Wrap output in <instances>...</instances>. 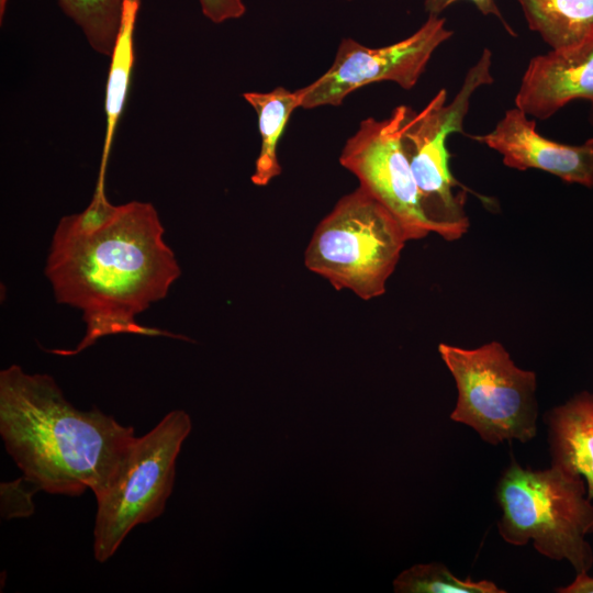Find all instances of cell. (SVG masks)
<instances>
[{
  "mask_svg": "<svg viewBox=\"0 0 593 593\" xmlns=\"http://www.w3.org/2000/svg\"><path fill=\"white\" fill-rule=\"evenodd\" d=\"M153 204L114 205L94 190L89 205L58 222L45 273L55 299L81 311L86 335L75 355L99 338L115 334L167 335L139 325L135 317L164 299L181 275Z\"/></svg>",
  "mask_w": 593,
  "mask_h": 593,
  "instance_id": "obj_1",
  "label": "cell"
},
{
  "mask_svg": "<svg viewBox=\"0 0 593 593\" xmlns=\"http://www.w3.org/2000/svg\"><path fill=\"white\" fill-rule=\"evenodd\" d=\"M0 435L26 481L49 494H103L119 473L134 429L93 407L81 411L49 374L12 365L0 371Z\"/></svg>",
  "mask_w": 593,
  "mask_h": 593,
  "instance_id": "obj_2",
  "label": "cell"
},
{
  "mask_svg": "<svg viewBox=\"0 0 593 593\" xmlns=\"http://www.w3.org/2000/svg\"><path fill=\"white\" fill-rule=\"evenodd\" d=\"M502 515L501 538L533 547L551 560H567L575 573L589 572L593 549V504L582 477L556 466L544 470L524 468L514 458L502 472L495 489Z\"/></svg>",
  "mask_w": 593,
  "mask_h": 593,
  "instance_id": "obj_3",
  "label": "cell"
},
{
  "mask_svg": "<svg viewBox=\"0 0 593 593\" xmlns=\"http://www.w3.org/2000/svg\"><path fill=\"white\" fill-rule=\"evenodd\" d=\"M407 240L398 219L358 187L317 224L304 264L336 290L370 300L385 292Z\"/></svg>",
  "mask_w": 593,
  "mask_h": 593,
  "instance_id": "obj_4",
  "label": "cell"
},
{
  "mask_svg": "<svg viewBox=\"0 0 593 593\" xmlns=\"http://www.w3.org/2000/svg\"><path fill=\"white\" fill-rule=\"evenodd\" d=\"M492 53L484 48L467 71L456 97L447 103L440 89L419 111L405 105L402 123V146L418 188L424 213L433 232L446 240H456L469 228L466 212L468 189L456 180L449 168L447 138L463 132V121L473 93L492 85Z\"/></svg>",
  "mask_w": 593,
  "mask_h": 593,
  "instance_id": "obj_5",
  "label": "cell"
},
{
  "mask_svg": "<svg viewBox=\"0 0 593 593\" xmlns=\"http://www.w3.org/2000/svg\"><path fill=\"white\" fill-rule=\"evenodd\" d=\"M457 388L450 419L490 444L527 443L537 435V376L517 367L499 342L468 349L439 344Z\"/></svg>",
  "mask_w": 593,
  "mask_h": 593,
  "instance_id": "obj_6",
  "label": "cell"
},
{
  "mask_svg": "<svg viewBox=\"0 0 593 593\" xmlns=\"http://www.w3.org/2000/svg\"><path fill=\"white\" fill-rule=\"evenodd\" d=\"M191 426L190 416L175 410L147 434L136 437L111 485L96 497L97 561L105 562L134 527L164 513L174 488L176 460Z\"/></svg>",
  "mask_w": 593,
  "mask_h": 593,
  "instance_id": "obj_7",
  "label": "cell"
},
{
  "mask_svg": "<svg viewBox=\"0 0 593 593\" xmlns=\"http://www.w3.org/2000/svg\"><path fill=\"white\" fill-rule=\"evenodd\" d=\"M452 36L446 20L428 15L412 35L383 47H368L343 38L331 67L312 83L298 89L301 108L340 105L355 90L379 81L412 89L434 52Z\"/></svg>",
  "mask_w": 593,
  "mask_h": 593,
  "instance_id": "obj_8",
  "label": "cell"
},
{
  "mask_svg": "<svg viewBox=\"0 0 593 593\" xmlns=\"http://www.w3.org/2000/svg\"><path fill=\"white\" fill-rule=\"evenodd\" d=\"M405 105L389 118L361 121L347 139L339 163L354 174L362 189L382 203L401 223L409 240L433 232L426 217L409 158L402 146Z\"/></svg>",
  "mask_w": 593,
  "mask_h": 593,
  "instance_id": "obj_9",
  "label": "cell"
},
{
  "mask_svg": "<svg viewBox=\"0 0 593 593\" xmlns=\"http://www.w3.org/2000/svg\"><path fill=\"white\" fill-rule=\"evenodd\" d=\"M473 138L501 154L510 168L539 169L568 183L593 187V138L581 145L551 141L517 107L507 110L491 132Z\"/></svg>",
  "mask_w": 593,
  "mask_h": 593,
  "instance_id": "obj_10",
  "label": "cell"
},
{
  "mask_svg": "<svg viewBox=\"0 0 593 593\" xmlns=\"http://www.w3.org/2000/svg\"><path fill=\"white\" fill-rule=\"evenodd\" d=\"M575 99L593 105V36L579 45L533 57L516 92L515 107L530 118L547 120Z\"/></svg>",
  "mask_w": 593,
  "mask_h": 593,
  "instance_id": "obj_11",
  "label": "cell"
},
{
  "mask_svg": "<svg viewBox=\"0 0 593 593\" xmlns=\"http://www.w3.org/2000/svg\"><path fill=\"white\" fill-rule=\"evenodd\" d=\"M551 465L580 475L593 500V393L583 391L546 415Z\"/></svg>",
  "mask_w": 593,
  "mask_h": 593,
  "instance_id": "obj_12",
  "label": "cell"
},
{
  "mask_svg": "<svg viewBox=\"0 0 593 593\" xmlns=\"http://www.w3.org/2000/svg\"><path fill=\"white\" fill-rule=\"evenodd\" d=\"M141 0H125L121 29L110 56L105 86V133L96 188L104 189V175L115 130L124 109L135 61L134 30Z\"/></svg>",
  "mask_w": 593,
  "mask_h": 593,
  "instance_id": "obj_13",
  "label": "cell"
},
{
  "mask_svg": "<svg viewBox=\"0 0 593 593\" xmlns=\"http://www.w3.org/2000/svg\"><path fill=\"white\" fill-rule=\"evenodd\" d=\"M529 29L551 49L579 45L593 36V0H518Z\"/></svg>",
  "mask_w": 593,
  "mask_h": 593,
  "instance_id": "obj_14",
  "label": "cell"
},
{
  "mask_svg": "<svg viewBox=\"0 0 593 593\" xmlns=\"http://www.w3.org/2000/svg\"><path fill=\"white\" fill-rule=\"evenodd\" d=\"M243 98L257 113L261 138L251 182L264 187L281 174L277 147L292 112L301 108L300 96L298 90L277 87L268 92H245Z\"/></svg>",
  "mask_w": 593,
  "mask_h": 593,
  "instance_id": "obj_15",
  "label": "cell"
},
{
  "mask_svg": "<svg viewBox=\"0 0 593 593\" xmlns=\"http://www.w3.org/2000/svg\"><path fill=\"white\" fill-rule=\"evenodd\" d=\"M9 0H0L2 22ZM125 0H57L63 12L81 30L90 47L111 56L119 35Z\"/></svg>",
  "mask_w": 593,
  "mask_h": 593,
  "instance_id": "obj_16",
  "label": "cell"
},
{
  "mask_svg": "<svg viewBox=\"0 0 593 593\" xmlns=\"http://www.w3.org/2000/svg\"><path fill=\"white\" fill-rule=\"evenodd\" d=\"M396 593H505L491 580L460 579L440 562L418 563L393 581Z\"/></svg>",
  "mask_w": 593,
  "mask_h": 593,
  "instance_id": "obj_17",
  "label": "cell"
},
{
  "mask_svg": "<svg viewBox=\"0 0 593 593\" xmlns=\"http://www.w3.org/2000/svg\"><path fill=\"white\" fill-rule=\"evenodd\" d=\"M23 480L24 478H20L13 482L1 483V516L5 519L27 517L34 512V492L25 489Z\"/></svg>",
  "mask_w": 593,
  "mask_h": 593,
  "instance_id": "obj_18",
  "label": "cell"
},
{
  "mask_svg": "<svg viewBox=\"0 0 593 593\" xmlns=\"http://www.w3.org/2000/svg\"><path fill=\"white\" fill-rule=\"evenodd\" d=\"M201 11L213 23L239 19L246 12L243 0H199Z\"/></svg>",
  "mask_w": 593,
  "mask_h": 593,
  "instance_id": "obj_19",
  "label": "cell"
},
{
  "mask_svg": "<svg viewBox=\"0 0 593 593\" xmlns=\"http://www.w3.org/2000/svg\"><path fill=\"white\" fill-rule=\"evenodd\" d=\"M460 0H424V8L428 15H440L447 8ZM484 15H494L503 24L506 32L516 36L511 25L503 18L494 0H469Z\"/></svg>",
  "mask_w": 593,
  "mask_h": 593,
  "instance_id": "obj_20",
  "label": "cell"
},
{
  "mask_svg": "<svg viewBox=\"0 0 593 593\" xmlns=\"http://www.w3.org/2000/svg\"><path fill=\"white\" fill-rule=\"evenodd\" d=\"M558 593H593V577L589 572L577 573L574 580L561 588H557Z\"/></svg>",
  "mask_w": 593,
  "mask_h": 593,
  "instance_id": "obj_21",
  "label": "cell"
},
{
  "mask_svg": "<svg viewBox=\"0 0 593 593\" xmlns=\"http://www.w3.org/2000/svg\"><path fill=\"white\" fill-rule=\"evenodd\" d=\"M591 121L593 123V105H592V112H591Z\"/></svg>",
  "mask_w": 593,
  "mask_h": 593,
  "instance_id": "obj_22",
  "label": "cell"
}]
</instances>
